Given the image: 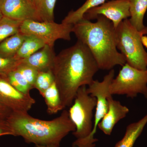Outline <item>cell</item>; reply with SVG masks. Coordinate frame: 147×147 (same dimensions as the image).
<instances>
[{"instance_id": "5", "label": "cell", "mask_w": 147, "mask_h": 147, "mask_svg": "<svg viewBox=\"0 0 147 147\" xmlns=\"http://www.w3.org/2000/svg\"><path fill=\"white\" fill-rule=\"evenodd\" d=\"M96 103V98L88 93L86 86L79 88L68 111L69 118L76 127L72 132L76 138L74 143H82L90 136L93 127V110Z\"/></svg>"}, {"instance_id": "9", "label": "cell", "mask_w": 147, "mask_h": 147, "mask_svg": "<svg viewBox=\"0 0 147 147\" xmlns=\"http://www.w3.org/2000/svg\"><path fill=\"white\" fill-rule=\"evenodd\" d=\"M129 9V0H112L90 9L83 18L91 21L102 16L111 21L116 29L121 22L130 17Z\"/></svg>"}, {"instance_id": "1", "label": "cell", "mask_w": 147, "mask_h": 147, "mask_svg": "<svg viewBox=\"0 0 147 147\" xmlns=\"http://www.w3.org/2000/svg\"><path fill=\"white\" fill-rule=\"evenodd\" d=\"M99 69L89 49L80 40L56 55L52 71L63 110L72 105L80 87L92 83Z\"/></svg>"}, {"instance_id": "25", "label": "cell", "mask_w": 147, "mask_h": 147, "mask_svg": "<svg viewBox=\"0 0 147 147\" xmlns=\"http://www.w3.org/2000/svg\"><path fill=\"white\" fill-rule=\"evenodd\" d=\"M21 60L15 58H5L0 56V75H5L16 69Z\"/></svg>"}, {"instance_id": "17", "label": "cell", "mask_w": 147, "mask_h": 147, "mask_svg": "<svg viewBox=\"0 0 147 147\" xmlns=\"http://www.w3.org/2000/svg\"><path fill=\"white\" fill-rule=\"evenodd\" d=\"M26 39L22 43L14 58L19 60L26 59L44 47V42L37 37L26 35Z\"/></svg>"}, {"instance_id": "7", "label": "cell", "mask_w": 147, "mask_h": 147, "mask_svg": "<svg viewBox=\"0 0 147 147\" xmlns=\"http://www.w3.org/2000/svg\"><path fill=\"white\" fill-rule=\"evenodd\" d=\"M115 74L114 69H111L104 76L102 82L94 80L87 88L88 93L92 96L96 98L97 99L93 130L88 139L82 143H76L73 142L72 147H95L96 143L98 140L94 138L95 134L96 133L98 124L108 111L107 98L108 96L112 95L110 93V86L115 77Z\"/></svg>"}, {"instance_id": "28", "label": "cell", "mask_w": 147, "mask_h": 147, "mask_svg": "<svg viewBox=\"0 0 147 147\" xmlns=\"http://www.w3.org/2000/svg\"><path fill=\"white\" fill-rule=\"evenodd\" d=\"M142 45L144 47L146 48L147 50V36L146 35H144L141 38Z\"/></svg>"}, {"instance_id": "18", "label": "cell", "mask_w": 147, "mask_h": 147, "mask_svg": "<svg viewBox=\"0 0 147 147\" xmlns=\"http://www.w3.org/2000/svg\"><path fill=\"white\" fill-rule=\"evenodd\" d=\"M106 0H86L85 3L76 10H72L62 21V23L67 24L74 25L82 20L87 11L91 9L101 5L105 2Z\"/></svg>"}, {"instance_id": "3", "label": "cell", "mask_w": 147, "mask_h": 147, "mask_svg": "<svg viewBox=\"0 0 147 147\" xmlns=\"http://www.w3.org/2000/svg\"><path fill=\"white\" fill-rule=\"evenodd\" d=\"M13 136H20L26 143L35 145L59 147L62 140L76 129L68 111L51 120L35 118L25 112H13L6 119Z\"/></svg>"}, {"instance_id": "29", "label": "cell", "mask_w": 147, "mask_h": 147, "mask_svg": "<svg viewBox=\"0 0 147 147\" xmlns=\"http://www.w3.org/2000/svg\"><path fill=\"white\" fill-rule=\"evenodd\" d=\"M29 1H30L34 5H35L37 8L40 0H29Z\"/></svg>"}, {"instance_id": "10", "label": "cell", "mask_w": 147, "mask_h": 147, "mask_svg": "<svg viewBox=\"0 0 147 147\" xmlns=\"http://www.w3.org/2000/svg\"><path fill=\"white\" fill-rule=\"evenodd\" d=\"M0 102L13 112L28 113L36 102L30 94L19 91L0 75Z\"/></svg>"}, {"instance_id": "4", "label": "cell", "mask_w": 147, "mask_h": 147, "mask_svg": "<svg viewBox=\"0 0 147 147\" xmlns=\"http://www.w3.org/2000/svg\"><path fill=\"white\" fill-rule=\"evenodd\" d=\"M117 49L120 51L126 63L140 70L147 69V52L142 42V37L147 34V27L137 30L128 19L121 22L115 29Z\"/></svg>"}, {"instance_id": "19", "label": "cell", "mask_w": 147, "mask_h": 147, "mask_svg": "<svg viewBox=\"0 0 147 147\" xmlns=\"http://www.w3.org/2000/svg\"><path fill=\"white\" fill-rule=\"evenodd\" d=\"M42 96L45 99L48 114L54 115L63 110L59 92L55 82L45 91Z\"/></svg>"}, {"instance_id": "12", "label": "cell", "mask_w": 147, "mask_h": 147, "mask_svg": "<svg viewBox=\"0 0 147 147\" xmlns=\"http://www.w3.org/2000/svg\"><path fill=\"white\" fill-rule=\"evenodd\" d=\"M108 110L98 125V127L105 134L110 135L113 128L121 120L126 117L129 109L119 100H114L113 95L108 96Z\"/></svg>"}, {"instance_id": "14", "label": "cell", "mask_w": 147, "mask_h": 147, "mask_svg": "<svg viewBox=\"0 0 147 147\" xmlns=\"http://www.w3.org/2000/svg\"><path fill=\"white\" fill-rule=\"evenodd\" d=\"M147 123V114L140 120L127 127L123 137L114 147H133Z\"/></svg>"}, {"instance_id": "23", "label": "cell", "mask_w": 147, "mask_h": 147, "mask_svg": "<svg viewBox=\"0 0 147 147\" xmlns=\"http://www.w3.org/2000/svg\"><path fill=\"white\" fill-rule=\"evenodd\" d=\"M55 82L53 72L50 71L39 72L37 76L34 88L36 89L40 94L43 96L45 91Z\"/></svg>"}, {"instance_id": "27", "label": "cell", "mask_w": 147, "mask_h": 147, "mask_svg": "<svg viewBox=\"0 0 147 147\" xmlns=\"http://www.w3.org/2000/svg\"><path fill=\"white\" fill-rule=\"evenodd\" d=\"M12 111L0 102V119L6 120Z\"/></svg>"}, {"instance_id": "2", "label": "cell", "mask_w": 147, "mask_h": 147, "mask_svg": "<svg viewBox=\"0 0 147 147\" xmlns=\"http://www.w3.org/2000/svg\"><path fill=\"white\" fill-rule=\"evenodd\" d=\"M95 22L83 18L73 25L72 32L78 40L86 45L97 63L99 69L110 70L126 62L117 50L115 28L112 22L102 16Z\"/></svg>"}, {"instance_id": "30", "label": "cell", "mask_w": 147, "mask_h": 147, "mask_svg": "<svg viewBox=\"0 0 147 147\" xmlns=\"http://www.w3.org/2000/svg\"><path fill=\"white\" fill-rule=\"evenodd\" d=\"M2 12L1 10V7H0V20L3 17Z\"/></svg>"}, {"instance_id": "31", "label": "cell", "mask_w": 147, "mask_h": 147, "mask_svg": "<svg viewBox=\"0 0 147 147\" xmlns=\"http://www.w3.org/2000/svg\"><path fill=\"white\" fill-rule=\"evenodd\" d=\"M34 147H52L50 146H41V145H35Z\"/></svg>"}, {"instance_id": "26", "label": "cell", "mask_w": 147, "mask_h": 147, "mask_svg": "<svg viewBox=\"0 0 147 147\" xmlns=\"http://www.w3.org/2000/svg\"><path fill=\"white\" fill-rule=\"evenodd\" d=\"M13 135V133L6 120L0 119V136Z\"/></svg>"}, {"instance_id": "16", "label": "cell", "mask_w": 147, "mask_h": 147, "mask_svg": "<svg viewBox=\"0 0 147 147\" xmlns=\"http://www.w3.org/2000/svg\"><path fill=\"white\" fill-rule=\"evenodd\" d=\"M26 37V35L19 32L4 40L0 43V56L14 57Z\"/></svg>"}, {"instance_id": "6", "label": "cell", "mask_w": 147, "mask_h": 147, "mask_svg": "<svg viewBox=\"0 0 147 147\" xmlns=\"http://www.w3.org/2000/svg\"><path fill=\"white\" fill-rule=\"evenodd\" d=\"M110 94L134 98L139 94L147 99V69L140 70L127 63L122 66L110 86Z\"/></svg>"}, {"instance_id": "13", "label": "cell", "mask_w": 147, "mask_h": 147, "mask_svg": "<svg viewBox=\"0 0 147 147\" xmlns=\"http://www.w3.org/2000/svg\"><path fill=\"white\" fill-rule=\"evenodd\" d=\"M56 56L53 47L45 45L21 62L30 66L38 72L52 71Z\"/></svg>"}, {"instance_id": "15", "label": "cell", "mask_w": 147, "mask_h": 147, "mask_svg": "<svg viewBox=\"0 0 147 147\" xmlns=\"http://www.w3.org/2000/svg\"><path fill=\"white\" fill-rule=\"evenodd\" d=\"M130 19L131 25L141 31L146 27L144 24V19L147 10V0H129Z\"/></svg>"}, {"instance_id": "8", "label": "cell", "mask_w": 147, "mask_h": 147, "mask_svg": "<svg viewBox=\"0 0 147 147\" xmlns=\"http://www.w3.org/2000/svg\"><path fill=\"white\" fill-rule=\"evenodd\" d=\"M73 25L59 24L53 22L27 20L23 21L19 32L32 35L38 37L46 45L54 47L55 41L59 39L71 40Z\"/></svg>"}, {"instance_id": "22", "label": "cell", "mask_w": 147, "mask_h": 147, "mask_svg": "<svg viewBox=\"0 0 147 147\" xmlns=\"http://www.w3.org/2000/svg\"><path fill=\"white\" fill-rule=\"evenodd\" d=\"M57 0H40L37 9L41 21H54V11Z\"/></svg>"}, {"instance_id": "21", "label": "cell", "mask_w": 147, "mask_h": 147, "mask_svg": "<svg viewBox=\"0 0 147 147\" xmlns=\"http://www.w3.org/2000/svg\"><path fill=\"white\" fill-rule=\"evenodd\" d=\"M3 76L14 88L23 93L30 94V91L33 89L16 69Z\"/></svg>"}, {"instance_id": "20", "label": "cell", "mask_w": 147, "mask_h": 147, "mask_svg": "<svg viewBox=\"0 0 147 147\" xmlns=\"http://www.w3.org/2000/svg\"><path fill=\"white\" fill-rule=\"evenodd\" d=\"M22 22L3 16L0 20V43L19 32Z\"/></svg>"}, {"instance_id": "24", "label": "cell", "mask_w": 147, "mask_h": 147, "mask_svg": "<svg viewBox=\"0 0 147 147\" xmlns=\"http://www.w3.org/2000/svg\"><path fill=\"white\" fill-rule=\"evenodd\" d=\"M16 69L21 73L23 77L34 88V86L39 72L30 66L21 62Z\"/></svg>"}, {"instance_id": "11", "label": "cell", "mask_w": 147, "mask_h": 147, "mask_svg": "<svg viewBox=\"0 0 147 147\" xmlns=\"http://www.w3.org/2000/svg\"><path fill=\"white\" fill-rule=\"evenodd\" d=\"M4 16L21 21H41L37 8L29 0H4L1 7Z\"/></svg>"}, {"instance_id": "32", "label": "cell", "mask_w": 147, "mask_h": 147, "mask_svg": "<svg viewBox=\"0 0 147 147\" xmlns=\"http://www.w3.org/2000/svg\"><path fill=\"white\" fill-rule=\"evenodd\" d=\"M4 1V0H0V7L2 5Z\"/></svg>"}]
</instances>
